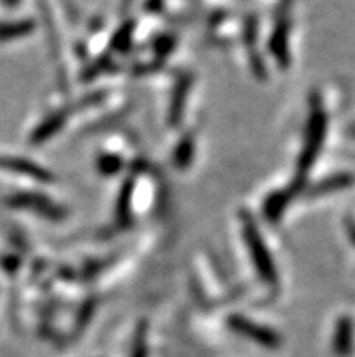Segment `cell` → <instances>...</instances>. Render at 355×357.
Wrapping results in <instances>:
<instances>
[{
    "label": "cell",
    "mask_w": 355,
    "mask_h": 357,
    "mask_svg": "<svg viewBox=\"0 0 355 357\" xmlns=\"http://www.w3.org/2000/svg\"><path fill=\"white\" fill-rule=\"evenodd\" d=\"M187 89H189V80H183L180 86L176 87L174 96H172V102H171V113H169V122H171L172 126L178 122V118H181V113H183L185 98H187Z\"/></svg>",
    "instance_id": "8"
},
{
    "label": "cell",
    "mask_w": 355,
    "mask_h": 357,
    "mask_svg": "<svg viewBox=\"0 0 355 357\" xmlns=\"http://www.w3.org/2000/svg\"><path fill=\"white\" fill-rule=\"evenodd\" d=\"M243 238H245V245H247L248 252H250V259L256 265V271L261 280L266 281L269 285H275L278 283L275 263L270 256L269 247L263 241V236L257 231L256 223L248 216H243Z\"/></svg>",
    "instance_id": "2"
},
{
    "label": "cell",
    "mask_w": 355,
    "mask_h": 357,
    "mask_svg": "<svg viewBox=\"0 0 355 357\" xmlns=\"http://www.w3.org/2000/svg\"><path fill=\"white\" fill-rule=\"evenodd\" d=\"M352 325L348 319H342L338 325V332H335V341H333V347H335V352L341 357H347V354L352 349Z\"/></svg>",
    "instance_id": "7"
},
{
    "label": "cell",
    "mask_w": 355,
    "mask_h": 357,
    "mask_svg": "<svg viewBox=\"0 0 355 357\" xmlns=\"http://www.w3.org/2000/svg\"><path fill=\"white\" fill-rule=\"evenodd\" d=\"M62 126H63V114H53V116L47 118V120H45L38 129H36V132L33 135V142L38 144V142L42 140H47V138L53 136Z\"/></svg>",
    "instance_id": "9"
},
{
    "label": "cell",
    "mask_w": 355,
    "mask_h": 357,
    "mask_svg": "<svg viewBox=\"0 0 355 357\" xmlns=\"http://www.w3.org/2000/svg\"><path fill=\"white\" fill-rule=\"evenodd\" d=\"M354 135H355V127H354Z\"/></svg>",
    "instance_id": "14"
},
{
    "label": "cell",
    "mask_w": 355,
    "mask_h": 357,
    "mask_svg": "<svg viewBox=\"0 0 355 357\" xmlns=\"http://www.w3.org/2000/svg\"><path fill=\"white\" fill-rule=\"evenodd\" d=\"M348 183H350V178L339 174V176L328 178V180H324V181H321V183H317L312 192H314L315 196H319V195H323V192H328V190L341 189V187L348 185Z\"/></svg>",
    "instance_id": "10"
},
{
    "label": "cell",
    "mask_w": 355,
    "mask_h": 357,
    "mask_svg": "<svg viewBox=\"0 0 355 357\" xmlns=\"http://www.w3.org/2000/svg\"><path fill=\"white\" fill-rule=\"evenodd\" d=\"M324 135H326V113H324L323 105L317 98H314L312 104V113L308 118V127H306L305 144H303L301 156L297 162V171H299V185L303 183V176L310 171L314 162L319 156V151L323 147Z\"/></svg>",
    "instance_id": "1"
},
{
    "label": "cell",
    "mask_w": 355,
    "mask_h": 357,
    "mask_svg": "<svg viewBox=\"0 0 355 357\" xmlns=\"http://www.w3.org/2000/svg\"><path fill=\"white\" fill-rule=\"evenodd\" d=\"M0 165L8 171L18 172V174H26V176H31L35 180L47 181L51 180V172H47L45 169H42L40 165H36L33 162H27V160H18V158H4L0 160Z\"/></svg>",
    "instance_id": "5"
},
{
    "label": "cell",
    "mask_w": 355,
    "mask_h": 357,
    "mask_svg": "<svg viewBox=\"0 0 355 357\" xmlns=\"http://www.w3.org/2000/svg\"><path fill=\"white\" fill-rule=\"evenodd\" d=\"M118 167H120V160L113 158V156H107V158L100 162V169L104 172H109V174L116 171Z\"/></svg>",
    "instance_id": "13"
},
{
    "label": "cell",
    "mask_w": 355,
    "mask_h": 357,
    "mask_svg": "<svg viewBox=\"0 0 355 357\" xmlns=\"http://www.w3.org/2000/svg\"><path fill=\"white\" fill-rule=\"evenodd\" d=\"M290 190H285V192H275V195L270 196L265 202V216L269 218L270 222H275L281 214H283L285 207H287L288 199H290Z\"/></svg>",
    "instance_id": "6"
},
{
    "label": "cell",
    "mask_w": 355,
    "mask_h": 357,
    "mask_svg": "<svg viewBox=\"0 0 355 357\" xmlns=\"http://www.w3.org/2000/svg\"><path fill=\"white\" fill-rule=\"evenodd\" d=\"M130 357H147V344H145L144 332L138 335V340H136V344H135V350H133Z\"/></svg>",
    "instance_id": "12"
},
{
    "label": "cell",
    "mask_w": 355,
    "mask_h": 357,
    "mask_svg": "<svg viewBox=\"0 0 355 357\" xmlns=\"http://www.w3.org/2000/svg\"><path fill=\"white\" fill-rule=\"evenodd\" d=\"M229 325L232 331L241 334L247 340H252L254 343L261 344V347H266V349H275V347H279V337L274 331H270L266 326L257 325V323L250 321L247 317L232 316L229 319Z\"/></svg>",
    "instance_id": "3"
},
{
    "label": "cell",
    "mask_w": 355,
    "mask_h": 357,
    "mask_svg": "<svg viewBox=\"0 0 355 357\" xmlns=\"http://www.w3.org/2000/svg\"><path fill=\"white\" fill-rule=\"evenodd\" d=\"M192 151H194V144L192 140H190V136H187V138L180 144V147H178V153H176V163L181 165V167L187 165V163L190 162Z\"/></svg>",
    "instance_id": "11"
},
{
    "label": "cell",
    "mask_w": 355,
    "mask_h": 357,
    "mask_svg": "<svg viewBox=\"0 0 355 357\" xmlns=\"http://www.w3.org/2000/svg\"><path fill=\"white\" fill-rule=\"evenodd\" d=\"M13 205L17 207H26L36 211L42 216H47L51 220H56V218L63 216V211L56 204H53L51 199L42 198L38 195H18L13 198Z\"/></svg>",
    "instance_id": "4"
}]
</instances>
